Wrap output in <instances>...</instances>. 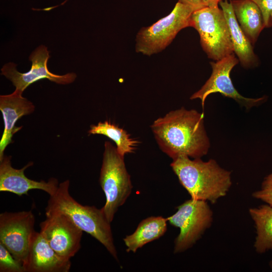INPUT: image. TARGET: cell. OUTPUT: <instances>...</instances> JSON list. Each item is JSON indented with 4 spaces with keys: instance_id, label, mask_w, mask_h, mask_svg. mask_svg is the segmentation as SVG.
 I'll list each match as a JSON object with an SVG mask.
<instances>
[{
    "instance_id": "cell-7",
    "label": "cell",
    "mask_w": 272,
    "mask_h": 272,
    "mask_svg": "<svg viewBox=\"0 0 272 272\" xmlns=\"http://www.w3.org/2000/svg\"><path fill=\"white\" fill-rule=\"evenodd\" d=\"M177 208V211L167 218L171 225L180 229L174 241V253L191 247L211 226L213 215L207 201L192 198Z\"/></svg>"
},
{
    "instance_id": "cell-9",
    "label": "cell",
    "mask_w": 272,
    "mask_h": 272,
    "mask_svg": "<svg viewBox=\"0 0 272 272\" xmlns=\"http://www.w3.org/2000/svg\"><path fill=\"white\" fill-rule=\"evenodd\" d=\"M238 62V58L233 53L216 62H211L212 73L210 77L198 91L191 96L190 99H199L202 109L204 108L207 97L215 93H220L225 97L233 99L247 109L264 102L267 99L266 96L258 98L244 97L234 87L230 78V73Z\"/></svg>"
},
{
    "instance_id": "cell-8",
    "label": "cell",
    "mask_w": 272,
    "mask_h": 272,
    "mask_svg": "<svg viewBox=\"0 0 272 272\" xmlns=\"http://www.w3.org/2000/svg\"><path fill=\"white\" fill-rule=\"evenodd\" d=\"M34 224L35 217L31 211L0 214V243L23 266L35 232Z\"/></svg>"
},
{
    "instance_id": "cell-18",
    "label": "cell",
    "mask_w": 272,
    "mask_h": 272,
    "mask_svg": "<svg viewBox=\"0 0 272 272\" xmlns=\"http://www.w3.org/2000/svg\"><path fill=\"white\" fill-rule=\"evenodd\" d=\"M249 214L254 221L256 236L254 244L258 253L272 251V206L263 205L250 208Z\"/></svg>"
},
{
    "instance_id": "cell-10",
    "label": "cell",
    "mask_w": 272,
    "mask_h": 272,
    "mask_svg": "<svg viewBox=\"0 0 272 272\" xmlns=\"http://www.w3.org/2000/svg\"><path fill=\"white\" fill-rule=\"evenodd\" d=\"M49 58V51L47 47L41 45L29 56V60L32 62L29 71L21 73L17 71L15 63L8 62L2 68L1 74L12 82L16 90L22 93L29 85L44 79L62 85L72 83L75 80L77 75L74 73L57 75L50 72L47 65Z\"/></svg>"
},
{
    "instance_id": "cell-22",
    "label": "cell",
    "mask_w": 272,
    "mask_h": 272,
    "mask_svg": "<svg viewBox=\"0 0 272 272\" xmlns=\"http://www.w3.org/2000/svg\"><path fill=\"white\" fill-rule=\"evenodd\" d=\"M259 9L264 21L265 27H271L272 15V0H251Z\"/></svg>"
},
{
    "instance_id": "cell-12",
    "label": "cell",
    "mask_w": 272,
    "mask_h": 272,
    "mask_svg": "<svg viewBox=\"0 0 272 272\" xmlns=\"http://www.w3.org/2000/svg\"><path fill=\"white\" fill-rule=\"evenodd\" d=\"M33 165V163L30 162L22 168H14L12 166L11 156L4 155L0 160V191L12 192L20 196L27 194L32 189L44 191L49 195L54 193L59 185L56 178L38 181L25 176L24 171Z\"/></svg>"
},
{
    "instance_id": "cell-11",
    "label": "cell",
    "mask_w": 272,
    "mask_h": 272,
    "mask_svg": "<svg viewBox=\"0 0 272 272\" xmlns=\"http://www.w3.org/2000/svg\"><path fill=\"white\" fill-rule=\"evenodd\" d=\"M46 217L40 232L59 256L70 260L80 249L83 231L63 214Z\"/></svg>"
},
{
    "instance_id": "cell-15",
    "label": "cell",
    "mask_w": 272,
    "mask_h": 272,
    "mask_svg": "<svg viewBox=\"0 0 272 272\" xmlns=\"http://www.w3.org/2000/svg\"><path fill=\"white\" fill-rule=\"evenodd\" d=\"M219 5L227 20L234 52L242 65L250 68L258 65V57L254 52L252 43L240 27L236 18L231 2L222 0Z\"/></svg>"
},
{
    "instance_id": "cell-6",
    "label": "cell",
    "mask_w": 272,
    "mask_h": 272,
    "mask_svg": "<svg viewBox=\"0 0 272 272\" xmlns=\"http://www.w3.org/2000/svg\"><path fill=\"white\" fill-rule=\"evenodd\" d=\"M195 10L178 1L168 15L139 31L135 37V51L150 56L164 50L179 31L190 27V17Z\"/></svg>"
},
{
    "instance_id": "cell-3",
    "label": "cell",
    "mask_w": 272,
    "mask_h": 272,
    "mask_svg": "<svg viewBox=\"0 0 272 272\" xmlns=\"http://www.w3.org/2000/svg\"><path fill=\"white\" fill-rule=\"evenodd\" d=\"M69 186L70 181L65 180L50 195L45 208L46 216L56 214L66 216L83 231L96 239L118 260L110 223L102 209L78 202L70 194Z\"/></svg>"
},
{
    "instance_id": "cell-24",
    "label": "cell",
    "mask_w": 272,
    "mask_h": 272,
    "mask_svg": "<svg viewBox=\"0 0 272 272\" xmlns=\"http://www.w3.org/2000/svg\"><path fill=\"white\" fill-rule=\"evenodd\" d=\"M221 0H201L206 7L211 8L218 7V5Z\"/></svg>"
},
{
    "instance_id": "cell-17",
    "label": "cell",
    "mask_w": 272,
    "mask_h": 272,
    "mask_svg": "<svg viewBox=\"0 0 272 272\" xmlns=\"http://www.w3.org/2000/svg\"><path fill=\"white\" fill-rule=\"evenodd\" d=\"M167 219L161 216L150 217L142 221L135 231L123 241L127 252L135 253L144 245L159 239L167 230Z\"/></svg>"
},
{
    "instance_id": "cell-26",
    "label": "cell",
    "mask_w": 272,
    "mask_h": 272,
    "mask_svg": "<svg viewBox=\"0 0 272 272\" xmlns=\"http://www.w3.org/2000/svg\"><path fill=\"white\" fill-rule=\"evenodd\" d=\"M271 26H272V15L271 17Z\"/></svg>"
},
{
    "instance_id": "cell-13",
    "label": "cell",
    "mask_w": 272,
    "mask_h": 272,
    "mask_svg": "<svg viewBox=\"0 0 272 272\" xmlns=\"http://www.w3.org/2000/svg\"><path fill=\"white\" fill-rule=\"evenodd\" d=\"M71 267L70 260L59 256L40 232H34L24 265L25 272H67Z\"/></svg>"
},
{
    "instance_id": "cell-23",
    "label": "cell",
    "mask_w": 272,
    "mask_h": 272,
    "mask_svg": "<svg viewBox=\"0 0 272 272\" xmlns=\"http://www.w3.org/2000/svg\"><path fill=\"white\" fill-rule=\"evenodd\" d=\"M178 1L183 4L192 7L196 10L206 7L201 0H179Z\"/></svg>"
},
{
    "instance_id": "cell-19",
    "label": "cell",
    "mask_w": 272,
    "mask_h": 272,
    "mask_svg": "<svg viewBox=\"0 0 272 272\" xmlns=\"http://www.w3.org/2000/svg\"><path fill=\"white\" fill-rule=\"evenodd\" d=\"M88 133L102 134L109 138L114 142L118 152L123 156L134 153L140 144L139 141L131 138L125 130L108 120L91 125Z\"/></svg>"
},
{
    "instance_id": "cell-16",
    "label": "cell",
    "mask_w": 272,
    "mask_h": 272,
    "mask_svg": "<svg viewBox=\"0 0 272 272\" xmlns=\"http://www.w3.org/2000/svg\"><path fill=\"white\" fill-rule=\"evenodd\" d=\"M240 27L251 43L254 44L264 28L261 13L251 0H231Z\"/></svg>"
},
{
    "instance_id": "cell-2",
    "label": "cell",
    "mask_w": 272,
    "mask_h": 272,
    "mask_svg": "<svg viewBox=\"0 0 272 272\" xmlns=\"http://www.w3.org/2000/svg\"><path fill=\"white\" fill-rule=\"evenodd\" d=\"M170 166L180 184L195 199L214 203L227 194L232 185L231 172L214 159L204 162L180 155L173 159Z\"/></svg>"
},
{
    "instance_id": "cell-4",
    "label": "cell",
    "mask_w": 272,
    "mask_h": 272,
    "mask_svg": "<svg viewBox=\"0 0 272 272\" xmlns=\"http://www.w3.org/2000/svg\"><path fill=\"white\" fill-rule=\"evenodd\" d=\"M124 157L110 142H105L99 183L106 197L105 203L101 209L110 223L132 189Z\"/></svg>"
},
{
    "instance_id": "cell-21",
    "label": "cell",
    "mask_w": 272,
    "mask_h": 272,
    "mask_svg": "<svg viewBox=\"0 0 272 272\" xmlns=\"http://www.w3.org/2000/svg\"><path fill=\"white\" fill-rule=\"evenodd\" d=\"M252 196L272 206V172L264 178L261 188L254 192Z\"/></svg>"
},
{
    "instance_id": "cell-14",
    "label": "cell",
    "mask_w": 272,
    "mask_h": 272,
    "mask_svg": "<svg viewBox=\"0 0 272 272\" xmlns=\"http://www.w3.org/2000/svg\"><path fill=\"white\" fill-rule=\"evenodd\" d=\"M23 93L15 90L11 94L0 96V110L3 114L4 130L0 141V160L8 145L12 143L15 133L22 129L16 126V122L21 117L33 113L35 107L27 98L22 96Z\"/></svg>"
},
{
    "instance_id": "cell-1",
    "label": "cell",
    "mask_w": 272,
    "mask_h": 272,
    "mask_svg": "<svg viewBox=\"0 0 272 272\" xmlns=\"http://www.w3.org/2000/svg\"><path fill=\"white\" fill-rule=\"evenodd\" d=\"M203 118V113L182 107L157 118L151 128L160 149L172 160L180 155L200 158L210 146Z\"/></svg>"
},
{
    "instance_id": "cell-25",
    "label": "cell",
    "mask_w": 272,
    "mask_h": 272,
    "mask_svg": "<svg viewBox=\"0 0 272 272\" xmlns=\"http://www.w3.org/2000/svg\"><path fill=\"white\" fill-rule=\"evenodd\" d=\"M269 265L271 269L272 270V259L269 262Z\"/></svg>"
},
{
    "instance_id": "cell-20",
    "label": "cell",
    "mask_w": 272,
    "mask_h": 272,
    "mask_svg": "<svg viewBox=\"0 0 272 272\" xmlns=\"http://www.w3.org/2000/svg\"><path fill=\"white\" fill-rule=\"evenodd\" d=\"M0 271L25 272L23 264L17 260L1 243H0Z\"/></svg>"
},
{
    "instance_id": "cell-5",
    "label": "cell",
    "mask_w": 272,
    "mask_h": 272,
    "mask_svg": "<svg viewBox=\"0 0 272 272\" xmlns=\"http://www.w3.org/2000/svg\"><path fill=\"white\" fill-rule=\"evenodd\" d=\"M190 27L198 32L201 46L209 58L217 61L233 53L229 28L222 9L205 7L194 11Z\"/></svg>"
}]
</instances>
